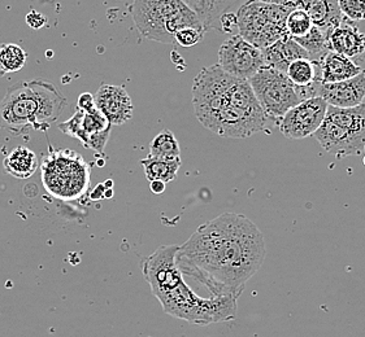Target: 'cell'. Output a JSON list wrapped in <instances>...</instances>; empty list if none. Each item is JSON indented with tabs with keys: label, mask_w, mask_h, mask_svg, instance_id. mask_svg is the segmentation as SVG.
Returning <instances> with one entry per match:
<instances>
[{
	"label": "cell",
	"mask_w": 365,
	"mask_h": 337,
	"mask_svg": "<svg viewBox=\"0 0 365 337\" xmlns=\"http://www.w3.org/2000/svg\"><path fill=\"white\" fill-rule=\"evenodd\" d=\"M265 256V240L255 223L243 214L224 213L199 226L178 247L175 260L183 277L197 280L211 296L240 299Z\"/></svg>",
	"instance_id": "1"
},
{
	"label": "cell",
	"mask_w": 365,
	"mask_h": 337,
	"mask_svg": "<svg viewBox=\"0 0 365 337\" xmlns=\"http://www.w3.org/2000/svg\"><path fill=\"white\" fill-rule=\"evenodd\" d=\"M192 105L197 121L222 138H250L268 122L250 82L230 75L217 64L197 73Z\"/></svg>",
	"instance_id": "2"
},
{
	"label": "cell",
	"mask_w": 365,
	"mask_h": 337,
	"mask_svg": "<svg viewBox=\"0 0 365 337\" xmlns=\"http://www.w3.org/2000/svg\"><path fill=\"white\" fill-rule=\"evenodd\" d=\"M177 250L178 245H163L142 262L143 278L164 313L199 326L235 319L238 299L232 296L202 297L195 294L177 264Z\"/></svg>",
	"instance_id": "3"
},
{
	"label": "cell",
	"mask_w": 365,
	"mask_h": 337,
	"mask_svg": "<svg viewBox=\"0 0 365 337\" xmlns=\"http://www.w3.org/2000/svg\"><path fill=\"white\" fill-rule=\"evenodd\" d=\"M66 96L42 78L22 81L7 88L0 102V129L15 137L30 130L46 132L66 109Z\"/></svg>",
	"instance_id": "4"
},
{
	"label": "cell",
	"mask_w": 365,
	"mask_h": 337,
	"mask_svg": "<svg viewBox=\"0 0 365 337\" xmlns=\"http://www.w3.org/2000/svg\"><path fill=\"white\" fill-rule=\"evenodd\" d=\"M132 16L140 36L159 43L175 44V33L183 28L205 29L182 0H134Z\"/></svg>",
	"instance_id": "5"
},
{
	"label": "cell",
	"mask_w": 365,
	"mask_h": 337,
	"mask_svg": "<svg viewBox=\"0 0 365 337\" xmlns=\"http://www.w3.org/2000/svg\"><path fill=\"white\" fill-rule=\"evenodd\" d=\"M314 138L328 154L336 159L365 154V103L354 108L329 105Z\"/></svg>",
	"instance_id": "6"
},
{
	"label": "cell",
	"mask_w": 365,
	"mask_h": 337,
	"mask_svg": "<svg viewBox=\"0 0 365 337\" xmlns=\"http://www.w3.org/2000/svg\"><path fill=\"white\" fill-rule=\"evenodd\" d=\"M297 7L295 1L285 6L265 4L259 0H246L237 12L240 36L257 48L287 37L286 17Z\"/></svg>",
	"instance_id": "7"
},
{
	"label": "cell",
	"mask_w": 365,
	"mask_h": 337,
	"mask_svg": "<svg viewBox=\"0 0 365 337\" xmlns=\"http://www.w3.org/2000/svg\"><path fill=\"white\" fill-rule=\"evenodd\" d=\"M88 165L80 154L73 151L52 149L42 161V181L44 188L61 200H72L81 196L88 183L74 179L72 176H88Z\"/></svg>",
	"instance_id": "8"
},
{
	"label": "cell",
	"mask_w": 365,
	"mask_h": 337,
	"mask_svg": "<svg viewBox=\"0 0 365 337\" xmlns=\"http://www.w3.org/2000/svg\"><path fill=\"white\" fill-rule=\"evenodd\" d=\"M257 102L268 121L278 125L286 112L299 104L298 88L286 73L264 65L249 80Z\"/></svg>",
	"instance_id": "9"
},
{
	"label": "cell",
	"mask_w": 365,
	"mask_h": 337,
	"mask_svg": "<svg viewBox=\"0 0 365 337\" xmlns=\"http://www.w3.org/2000/svg\"><path fill=\"white\" fill-rule=\"evenodd\" d=\"M217 65L230 75L249 81L264 66L263 50L235 34L221 44Z\"/></svg>",
	"instance_id": "10"
},
{
	"label": "cell",
	"mask_w": 365,
	"mask_h": 337,
	"mask_svg": "<svg viewBox=\"0 0 365 337\" xmlns=\"http://www.w3.org/2000/svg\"><path fill=\"white\" fill-rule=\"evenodd\" d=\"M322 96L303 100L287 110L278 122V129L287 139L299 140L314 135L322 126L328 110Z\"/></svg>",
	"instance_id": "11"
},
{
	"label": "cell",
	"mask_w": 365,
	"mask_h": 337,
	"mask_svg": "<svg viewBox=\"0 0 365 337\" xmlns=\"http://www.w3.org/2000/svg\"><path fill=\"white\" fill-rule=\"evenodd\" d=\"M96 97V107L102 112L110 125H124L133 117L132 97L123 86L116 85H102Z\"/></svg>",
	"instance_id": "12"
},
{
	"label": "cell",
	"mask_w": 365,
	"mask_h": 337,
	"mask_svg": "<svg viewBox=\"0 0 365 337\" xmlns=\"http://www.w3.org/2000/svg\"><path fill=\"white\" fill-rule=\"evenodd\" d=\"M319 96L336 108H354L365 99V70L346 81L319 85Z\"/></svg>",
	"instance_id": "13"
},
{
	"label": "cell",
	"mask_w": 365,
	"mask_h": 337,
	"mask_svg": "<svg viewBox=\"0 0 365 337\" xmlns=\"http://www.w3.org/2000/svg\"><path fill=\"white\" fill-rule=\"evenodd\" d=\"M110 121L96 107L88 112L76 110L72 117L66 122L58 124V127L60 132L80 140L83 147H86L93 137L110 132Z\"/></svg>",
	"instance_id": "14"
},
{
	"label": "cell",
	"mask_w": 365,
	"mask_h": 337,
	"mask_svg": "<svg viewBox=\"0 0 365 337\" xmlns=\"http://www.w3.org/2000/svg\"><path fill=\"white\" fill-rule=\"evenodd\" d=\"M330 51L338 52L350 59L363 58L365 55V34L354 22L342 18L328 34Z\"/></svg>",
	"instance_id": "15"
},
{
	"label": "cell",
	"mask_w": 365,
	"mask_h": 337,
	"mask_svg": "<svg viewBox=\"0 0 365 337\" xmlns=\"http://www.w3.org/2000/svg\"><path fill=\"white\" fill-rule=\"evenodd\" d=\"M319 81L322 83H334L346 81L364 72L361 66L338 52L329 51L317 64Z\"/></svg>",
	"instance_id": "16"
},
{
	"label": "cell",
	"mask_w": 365,
	"mask_h": 337,
	"mask_svg": "<svg viewBox=\"0 0 365 337\" xmlns=\"http://www.w3.org/2000/svg\"><path fill=\"white\" fill-rule=\"evenodd\" d=\"M263 56L264 65L270 66L282 73H286L287 66L290 65L292 61L309 59L308 52L290 36L279 39L277 42L270 44L269 47L264 48Z\"/></svg>",
	"instance_id": "17"
},
{
	"label": "cell",
	"mask_w": 365,
	"mask_h": 337,
	"mask_svg": "<svg viewBox=\"0 0 365 337\" xmlns=\"http://www.w3.org/2000/svg\"><path fill=\"white\" fill-rule=\"evenodd\" d=\"M295 4L307 12L312 25L327 34L344 18L338 0H295Z\"/></svg>",
	"instance_id": "18"
},
{
	"label": "cell",
	"mask_w": 365,
	"mask_h": 337,
	"mask_svg": "<svg viewBox=\"0 0 365 337\" xmlns=\"http://www.w3.org/2000/svg\"><path fill=\"white\" fill-rule=\"evenodd\" d=\"M183 3L195 12L202 22L205 33L210 30L219 31L221 16L230 12L232 8L243 0H182Z\"/></svg>",
	"instance_id": "19"
},
{
	"label": "cell",
	"mask_w": 365,
	"mask_h": 337,
	"mask_svg": "<svg viewBox=\"0 0 365 337\" xmlns=\"http://www.w3.org/2000/svg\"><path fill=\"white\" fill-rule=\"evenodd\" d=\"M4 170L17 179H28L37 171L38 159L29 148L17 147L4 159Z\"/></svg>",
	"instance_id": "20"
},
{
	"label": "cell",
	"mask_w": 365,
	"mask_h": 337,
	"mask_svg": "<svg viewBox=\"0 0 365 337\" xmlns=\"http://www.w3.org/2000/svg\"><path fill=\"white\" fill-rule=\"evenodd\" d=\"M140 166L145 170L146 178L153 182V181H161L167 184L169 182H173L177 178V173L181 166V159H175V160H163L153 156H147L145 160L139 162Z\"/></svg>",
	"instance_id": "21"
},
{
	"label": "cell",
	"mask_w": 365,
	"mask_h": 337,
	"mask_svg": "<svg viewBox=\"0 0 365 337\" xmlns=\"http://www.w3.org/2000/svg\"><path fill=\"white\" fill-rule=\"evenodd\" d=\"M294 39H295V42H298L308 52L309 59L312 60L316 65L330 51L327 33L322 31V29H319L314 25L306 36L294 38Z\"/></svg>",
	"instance_id": "22"
},
{
	"label": "cell",
	"mask_w": 365,
	"mask_h": 337,
	"mask_svg": "<svg viewBox=\"0 0 365 337\" xmlns=\"http://www.w3.org/2000/svg\"><path fill=\"white\" fill-rule=\"evenodd\" d=\"M26 61L28 53L19 44L4 43L0 46V75L21 70Z\"/></svg>",
	"instance_id": "23"
},
{
	"label": "cell",
	"mask_w": 365,
	"mask_h": 337,
	"mask_svg": "<svg viewBox=\"0 0 365 337\" xmlns=\"http://www.w3.org/2000/svg\"><path fill=\"white\" fill-rule=\"evenodd\" d=\"M181 149L175 134L170 130H163L155 137L150 143V156L163 159V160H175L180 159Z\"/></svg>",
	"instance_id": "24"
},
{
	"label": "cell",
	"mask_w": 365,
	"mask_h": 337,
	"mask_svg": "<svg viewBox=\"0 0 365 337\" xmlns=\"http://www.w3.org/2000/svg\"><path fill=\"white\" fill-rule=\"evenodd\" d=\"M286 75L295 86H309L314 82L319 81L317 65L309 59L292 61V64L287 66Z\"/></svg>",
	"instance_id": "25"
},
{
	"label": "cell",
	"mask_w": 365,
	"mask_h": 337,
	"mask_svg": "<svg viewBox=\"0 0 365 337\" xmlns=\"http://www.w3.org/2000/svg\"><path fill=\"white\" fill-rule=\"evenodd\" d=\"M314 25L304 9L295 7L286 17V31L292 38L306 36Z\"/></svg>",
	"instance_id": "26"
},
{
	"label": "cell",
	"mask_w": 365,
	"mask_h": 337,
	"mask_svg": "<svg viewBox=\"0 0 365 337\" xmlns=\"http://www.w3.org/2000/svg\"><path fill=\"white\" fill-rule=\"evenodd\" d=\"M341 14L349 21L359 22L365 20V0H338Z\"/></svg>",
	"instance_id": "27"
},
{
	"label": "cell",
	"mask_w": 365,
	"mask_h": 337,
	"mask_svg": "<svg viewBox=\"0 0 365 337\" xmlns=\"http://www.w3.org/2000/svg\"><path fill=\"white\" fill-rule=\"evenodd\" d=\"M205 30L197 28H183L175 34V42L181 47H192L202 42L205 38Z\"/></svg>",
	"instance_id": "28"
},
{
	"label": "cell",
	"mask_w": 365,
	"mask_h": 337,
	"mask_svg": "<svg viewBox=\"0 0 365 337\" xmlns=\"http://www.w3.org/2000/svg\"><path fill=\"white\" fill-rule=\"evenodd\" d=\"M235 30H238V21H237V14L234 12H227L220 17L219 20V33L227 34V33H233Z\"/></svg>",
	"instance_id": "29"
},
{
	"label": "cell",
	"mask_w": 365,
	"mask_h": 337,
	"mask_svg": "<svg viewBox=\"0 0 365 337\" xmlns=\"http://www.w3.org/2000/svg\"><path fill=\"white\" fill-rule=\"evenodd\" d=\"M26 23L29 25L31 29H42L43 26L47 25V17L46 16L42 15V14H39L37 11H30L29 14L26 15Z\"/></svg>",
	"instance_id": "30"
},
{
	"label": "cell",
	"mask_w": 365,
	"mask_h": 337,
	"mask_svg": "<svg viewBox=\"0 0 365 337\" xmlns=\"http://www.w3.org/2000/svg\"><path fill=\"white\" fill-rule=\"evenodd\" d=\"M96 108V97L91 95L90 92H83L78 96L77 100V109L88 112V110Z\"/></svg>",
	"instance_id": "31"
},
{
	"label": "cell",
	"mask_w": 365,
	"mask_h": 337,
	"mask_svg": "<svg viewBox=\"0 0 365 337\" xmlns=\"http://www.w3.org/2000/svg\"><path fill=\"white\" fill-rule=\"evenodd\" d=\"M150 188L151 191L156 193V195H160L163 193L164 191H165V183L164 182H161V181H153L151 183H150Z\"/></svg>",
	"instance_id": "32"
},
{
	"label": "cell",
	"mask_w": 365,
	"mask_h": 337,
	"mask_svg": "<svg viewBox=\"0 0 365 337\" xmlns=\"http://www.w3.org/2000/svg\"><path fill=\"white\" fill-rule=\"evenodd\" d=\"M259 1H262V3H265V4H274V6H285V4H290V3H294L295 0H259Z\"/></svg>",
	"instance_id": "33"
},
{
	"label": "cell",
	"mask_w": 365,
	"mask_h": 337,
	"mask_svg": "<svg viewBox=\"0 0 365 337\" xmlns=\"http://www.w3.org/2000/svg\"><path fill=\"white\" fill-rule=\"evenodd\" d=\"M364 162H365V159H364Z\"/></svg>",
	"instance_id": "34"
}]
</instances>
